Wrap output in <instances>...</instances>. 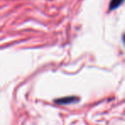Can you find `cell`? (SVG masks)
Wrapping results in <instances>:
<instances>
[{
	"instance_id": "6da1fadb",
	"label": "cell",
	"mask_w": 125,
	"mask_h": 125,
	"mask_svg": "<svg viewBox=\"0 0 125 125\" xmlns=\"http://www.w3.org/2000/svg\"><path fill=\"white\" fill-rule=\"evenodd\" d=\"M79 101V99L76 97H74V96H71V97H66L63 98V99H56L55 102L57 104H72V103H75Z\"/></svg>"
},
{
	"instance_id": "7a4b0ae2",
	"label": "cell",
	"mask_w": 125,
	"mask_h": 125,
	"mask_svg": "<svg viewBox=\"0 0 125 125\" xmlns=\"http://www.w3.org/2000/svg\"><path fill=\"white\" fill-rule=\"evenodd\" d=\"M124 0H111V4L109 5V10H113L116 9L118 6H120L123 3Z\"/></svg>"
},
{
	"instance_id": "3957f363",
	"label": "cell",
	"mask_w": 125,
	"mask_h": 125,
	"mask_svg": "<svg viewBox=\"0 0 125 125\" xmlns=\"http://www.w3.org/2000/svg\"><path fill=\"white\" fill-rule=\"evenodd\" d=\"M123 43H124V45H125V33L123 35Z\"/></svg>"
}]
</instances>
